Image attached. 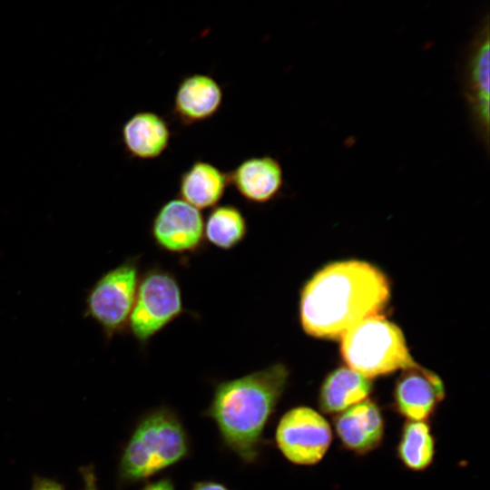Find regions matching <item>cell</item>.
I'll use <instances>...</instances> for the list:
<instances>
[{
	"label": "cell",
	"instance_id": "6da1fadb",
	"mask_svg": "<svg viewBox=\"0 0 490 490\" xmlns=\"http://www.w3.org/2000/svg\"><path fill=\"white\" fill-rule=\"evenodd\" d=\"M389 296L388 280L375 266L359 260L331 263L301 290V327L315 338H341L359 321L380 315Z\"/></svg>",
	"mask_w": 490,
	"mask_h": 490
},
{
	"label": "cell",
	"instance_id": "7a4b0ae2",
	"mask_svg": "<svg viewBox=\"0 0 490 490\" xmlns=\"http://www.w3.org/2000/svg\"><path fill=\"white\" fill-rule=\"evenodd\" d=\"M289 372L282 363L219 382L204 415L215 423L223 445L242 462L257 461L263 433L286 389Z\"/></svg>",
	"mask_w": 490,
	"mask_h": 490
},
{
	"label": "cell",
	"instance_id": "3957f363",
	"mask_svg": "<svg viewBox=\"0 0 490 490\" xmlns=\"http://www.w3.org/2000/svg\"><path fill=\"white\" fill-rule=\"evenodd\" d=\"M189 435L177 413L165 406L144 414L124 446L118 466L121 485L144 481L190 455Z\"/></svg>",
	"mask_w": 490,
	"mask_h": 490
},
{
	"label": "cell",
	"instance_id": "277c9868",
	"mask_svg": "<svg viewBox=\"0 0 490 490\" xmlns=\"http://www.w3.org/2000/svg\"><path fill=\"white\" fill-rule=\"evenodd\" d=\"M347 365L371 378L415 366L400 328L381 315L365 318L341 336Z\"/></svg>",
	"mask_w": 490,
	"mask_h": 490
},
{
	"label": "cell",
	"instance_id": "5b68a950",
	"mask_svg": "<svg viewBox=\"0 0 490 490\" xmlns=\"http://www.w3.org/2000/svg\"><path fill=\"white\" fill-rule=\"evenodd\" d=\"M182 312L181 290L176 277L154 267L139 280L128 326L133 337L146 344Z\"/></svg>",
	"mask_w": 490,
	"mask_h": 490
},
{
	"label": "cell",
	"instance_id": "8992f818",
	"mask_svg": "<svg viewBox=\"0 0 490 490\" xmlns=\"http://www.w3.org/2000/svg\"><path fill=\"white\" fill-rule=\"evenodd\" d=\"M138 284L139 266L135 257L104 273L89 291L86 315L102 327L107 338L127 328Z\"/></svg>",
	"mask_w": 490,
	"mask_h": 490
},
{
	"label": "cell",
	"instance_id": "52a82bcc",
	"mask_svg": "<svg viewBox=\"0 0 490 490\" xmlns=\"http://www.w3.org/2000/svg\"><path fill=\"white\" fill-rule=\"evenodd\" d=\"M332 440L328 421L308 407H296L279 419L275 442L284 457L299 466H311L319 462L327 453Z\"/></svg>",
	"mask_w": 490,
	"mask_h": 490
},
{
	"label": "cell",
	"instance_id": "ba28073f",
	"mask_svg": "<svg viewBox=\"0 0 490 490\" xmlns=\"http://www.w3.org/2000/svg\"><path fill=\"white\" fill-rule=\"evenodd\" d=\"M151 233L156 245L165 251L192 253L204 241L203 217L198 209L181 199H172L157 211Z\"/></svg>",
	"mask_w": 490,
	"mask_h": 490
},
{
	"label": "cell",
	"instance_id": "9c48e42d",
	"mask_svg": "<svg viewBox=\"0 0 490 490\" xmlns=\"http://www.w3.org/2000/svg\"><path fill=\"white\" fill-rule=\"evenodd\" d=\"M489 42L486 15L469 44L464 68L465 96L476 131L486 145L489 140Z\"/></svg>",
	"mask_w": 490,
	"mask_h": 490
},
{
	"label": "cell",
	"instance_id": "30bf717a",
	"mask_svg": "<svg viewBox=\"0 0 490 490\" xmlns=\"http://www.w3.org/2000/svg\"><path fill=\"white\" fill-rule=\"evenodd\" d=\"M444 397L440 377L417 364L403 369L394 393L397 410L409 420L425 421Z\"/></svg>",
	"mask_w": 490,
	"mask_h": 490
},
{
	"label": "cell",
	"instance_id": "8fae6325",
	"mask_svg": "<svg viewBox=\"0 0 490 490\" xmlns=\"http://www.w3.org/2000/svg\"><path fill=\"white\" fill-rule=\"evenodd\" d=\"M229 183L248 202L265 204L279 193L283 186V171L273 157H251L241 162L228 173Z\"/></svg>",
	"mask_w": 490,
	"mask_h": 490
},
{
	"label": "cell",
	"instance_id": "7c38bea8",
	"mask_svg": "<svg viewBox=\"0 0 490 490\" xmlns=\"http://www.w3.org/2000/svg\"><path fill=\"white\" fill-rule=\"evenodd\" d=\"M335 429L346 448L361 455L380 445L384 422L378 407L365 399L342 411L335 419Z\"/></svg>",
	"mask_w": 490,
	"mask_h": 490
},
{
	"label": "cell",
	"instance_id": "4fadbf2b",
	"mask_svg": "<svg viewBox=\"0 0 490 490\" xmlns=\"http://www.w3.org/2000/svg\"><path fill=\"white\" fill-rule=\"evenodd\" d=\"M222 98L220 85L210 75H188L178 85L173 113L184 125L203 122L219 111Z\"/></svg>",
	"mask_w": 490,
	"mask_h": 490
},
{
	"label": "cell",
	"instance_id": "5bb4252c",
	"mask_svg": "<svg viewBox=\"0 0 490 490\" xmlns=\"http://www.w3.org/2000/svg\"><path fill=\"white\" fill-rule=\"evenodd\" d=\"M171 131L167 122L153 112H139L122 125V140L126 152L141 160L155 159L169 145Z\"/></svg>",
	"mask_w": 490,
	"mask_h": 490
},
{
	"label": "cell",
	"instance_id": "9a60e30c",
	"mask_svg": "<svg viewBox=\"0 0 490 490\" xmlns=\"http://www.w3.org/2000/svg\"><path fill=\"white\" fill-rule=\"evenodd\" d=\"M228 185V173L199 160L181 175L179 198L199 211L213 208L223 197Z\"/></svg>",
	"mask_w": 490,
	"mask_h": 490
},
{
	"label": "cell",
	"instance_id": "2e32d148",
	"mask_svg": "<svg viewBox=\"0 0 490 490\" xmlns=\"http://www.w3.org/2000/svg\"><path fill=\"white\" fill-rule=\"evenodd\" d=\"M370 378L350 368H340L328 376L320 388L318 404L328 414L339 413L363 401L371 391Z\"/></svg>",
	"mask_w": 490,
	"mask_h": 490
},
{
	"label": "cell",
	"instance_id": "e0dca14e",
	"mask_svg": "<svg viewBox=\"0 0 490 490\" xmlns=\"http://www.w3.org/2000/svg\"><path fill=\"white\" fill-rule=\"evenodd\" d=\"M247 220L241 211L234 205L225 204L212 208L204 223V236L215 247L229 250L246 237Z\"/></svg>",
	"mask_w": 490,
	"mask_h": 490
},
{
	"label": "cell",
	"instance_id": "ac0fdd59",
	"mask_svg": "<svg viewBox=\"0 0 490 490\" xmlns=\"http://www.w3.org/2000/svg\"><path fill=\"white\" fill-rule=\"evenodd\" d=\"M403 465L415 471L430 466L435 455V440L430 426L422 420H409L403 426L397 446Z\"/></svg>",
	"mask_w": 490,
	"mask_h": 490
},
{
	"label": "cell",
	"instance_id": "d6986e66",
	"mask_svg": "<svg viewBox=\"0 0 490 490\" xmlns=\"http://www.w3.org/2000/svg\"><path fill=\"white\" fill-rule=\"evenodd\" d=\"M81 475L83 483L82 490H99L95 473L92 466L82 467Z\"/></svg>",
	"mask_w": 490,
	"mask_h": 490
},
{
	"label": "cell",
	"instance_id": "ffe728a7",
	"mask_svg": "<svg viewBox=\"0 0 490 490\" xmlns=\"http://www.w3.org/2000/svg\"><path fill=\"white\" fill-rule=\"evenodd\" d=\"M31 490H64V488L53 479L36 476Z\"/></svg>",
	"mask_w": 490,
	"mask_h": 490
},
{
	"label": "cell",
	"instance_id": "44dd1931",
	"mask_svg": "<svg viewBox=\"0 0 490 490\" xmlns=\"http://www.w3.org/2000/svg\"><path fill=\"white\" fill-rule=\"evenodd\" d=\"M141 490H175V486L171 478L162 477L146 484Z\"/></svg>",
	"mask_w": 490,
	"mask_h": 490
},
{
	"label": "cell",
	"instance_id": "7402d4cb",
	"mask_svg": "<svg viewBox=\"0 0 490 490\" xmlns=\"http://www.w3.org/2000/svg\"><path fill=\"white\" fill-rule=\"evenodd\" d=\"M191 490H230L225 485L216 481H199L192 485Z\"/></svg>",
	"mask_w": 490,
	"mask_h": 490
}]
</instances>
